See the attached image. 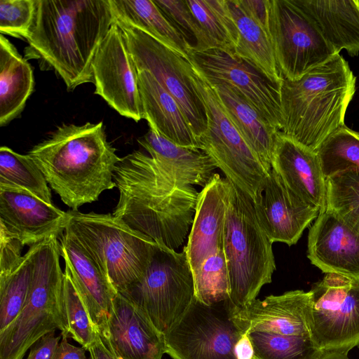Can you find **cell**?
I'll return each mask as SVG.
<instances>
[{"mask_svg":"<svg viewBox=\"0 0 359 359\" xmlns=\"http://www.w3.org/2000/svg\"><path fill=\"white\" fill-rule=\"evenodd\" d=\"M114 20L109 0H36L24 57L54 71L69 91L94 83L93 62Z\"/></svg>","mask_w":359,"mask_h":359,"instance_id":"cell-1","label":"cell"},{"mask_svg":"<svg viewBox=\"0 0 359 359\" xmlns=\"http://www.w3.org/2000/svg\"><path fill=\"white\" fill-rule=\"evenodd\" d=\"M119 198L113 212L158 244L176 250L190 231L198 192L169 175L149 155L136 150L114 172Z\"/></svg>","mask_w":359,"mask_h":359,"instance_id":"cell-2","label":"cell"},{"mask_svg":"<svg viewBox=\"0 0 359 359\" xmlns=\"http://www.w3.org/2000/svg\"><path fill=\"white\" fill-rule=\"evenodd\" d=\"M27 154L72 210L116 187L114 172L121 158L108 142L102 121L62 124Z\"/></svg>","mask_w":359,"mask_h":359,"instance_id":"cell-3","label":"cell"},{"mask_svg":"<svg viewBox=\"0 0 359 359\" xmlns=\"http://www.w3.org/2000/svg\"><path fill=\"white\" fill-rule=\"evenodd\" d=\"M355 81L348 62L339 54L297 80L283 79L281 131L316 151L332 133L344 126Z\"/></svg>","mask_w":359,"mask_h":359,"instance_id":"cell-4","label":"cell"},{"mask_svg":"<svg viewBox=\"0 0 359 359\" xmlns=\"http://www.w3.org/2000/svg\"><path fill=\"white\" fill-rule=\"evenodd\" d=\"M59 237L39 243L29 295L19 316L0 331V359H23L39 338L56 329L68 337Z\"/></svg>","mask_w":359,"mask_h":359,"instance_id":"cell-5","label":"cell"},{"mask_svg":"<svg viewBox=\"0 0 359 359\" xmlns=\"http://www.w3.org/2000/svg\"><path fill=\"white\" fill-rule=\"evenodd\" d=\"M65 231L85 250L120 294L138 282L158 243L112 214L69 211Z\"/></svg>","mask_w":359,"mask_h":359,"instance_id":"cell-6","label":"cell"},{"mask_svg":"<svg viewBox=\"0 0 359 359\" xmlns=\"http://www.w3.org/2000/svg\"><path fill=\"white\" fill-rule=\"evenodd\" d=\"M272 243L257 219L250 198L229 182L223 250L229 276V301L240 309L255 300L276 269Z\"/></svg>","mask_w":359,"mask_h":359,"instance_id":"cell-7","label":"cell"},{"mask_svg":"<svg viewBox=\"0 0 359 359\" xmlns=\"http://www.w3.org/2000/svg\"><path fill=\"white\" fill-rule=\"evenodd\" d=\"M190 79L207 120L206 130L199 140L200 149L213 160L226 179L252 201L270 171L225 113L214 88L194 66Z\"/></svg>","mask_w":359,"mask_h":359,"instance_id":"cell-8","label":"cell"},{"mask_svg":"<svg viewBox=\"0 0 359 359\" xmlns=\"http://www.w3.org/2000/svg\"><path fill=\"white\" fill-rule=\"evenodd\" d=\"M164 334L194 300V283L185 250L158 244L142 278L121 294Z\"/></svg>","mask_w":359,"mask_h":359,"instance_id":"cell-9","label":"cell"},{"mask_svg":"<svg viewBox=\"0 0 359 359\" xmlns=\"http://www.w3.org/2000/svg\"><path fill=\"white\" fill-rule=\"evenodd\" d=\"M309 338L321 353L359 347V280L325 273L309 291Z\"/></svg>","mask_w":359,"mask_h":359,"instance_id":"cell-10","label":"cell"},{"mask_svg":"<svg viewBox=\"0 0 359 359\" xmlns=\"http://www.w3.org/2000/svg\"><path fill=\"white\" fill-rule=\"evenodd\" d=\"M244 334L229 299L206 305L194 297L165 334V353L172 359H237L236 344Z\"/></svg>","mask_w":359,"mask_h":359,"instance_id":"cell-11","label":"cell"},{"mask_svg":"<svg viewBox=\"0 0 359 359\" xmlns=\"http://www.w3.org/2000/svg\"><path fill=\"white\" fill-rule=\"evenodd\" d=\"M268 32L285 79L297 80L339 54L295 0H270Z\"/></svg>","mask_w":359,"mask_h":359,"instance_id":"cell-12","label":"cell"},{"mask_svg":"<svg viewBox=\"0 0 359 359\" xmlns=\"http://www.w3.org/2000/svg\"><path fill=\"white\" fill-rule=\"evenodd\" d=\"M114 21L123 32L137 71H148L176 100L199 143L206 130L207 120L190 79L193 68L191 61L141 29L116 19Z\"/></svg>","mask_w":359,"mask_h":359,"instance_id":"cell-13","label":"cell"},{"mask_svg":"<svg viewBox=\"0 0 359 359\" xmlns=\"http://www.w3.org/2000/svg\"><path fill=\"white\" fill-rule=\"evenodd\" d=\"M193 66L210 84L224 83L237 90L276 130L283 128L280 86L235 54L219 49L193 51Z\"/></svg>","mask_w":359,"mask_h":359,"instance_id":"cell-14","label":"cell"},{"mask_svg":"<svg viewBox=\"0 0 359 359\" xmlns=\"http://www.w3.org/2000/svg\"><path fill=\"white\" fill-rule=\"evenodd\" d=\"M92 69L95 94L120 115L135 122L144 119L138 71L114 20L95 55Z\"/></svg>","mask_w":359,"mask_h":359,"instance_id":"cell-15","label":"cell"},{"mask_svg":"<svg viewBox=\"0 0 359 359\" xmlns=\"http://www.w3.org/2000/svg\"><path fill=\"white\" fill-rule=\"evenodd\" d=\"M252 203L258 222L272 243L295 245L320 214L290 191L272 169Z\"/></svg>","mask_w":359,"mask_h":359,"instance_id":"cell-16","label":"cell"},{"mask_svg":"<svg viewBox=\"0 0 359 359\" xmlns=\"http://www.w3.org/2000/svg\"><path fill=\"white\" fill-rule=\"evenodd\" d=\"M69 217V212L27 191L0 187V226L24 246L53 236L60 237Z\"/></svg>","mask_w":359,"mask_h":359,"instance_id":"cell-17","label":"cell"},{"mask_svg":"<svg viewBox=\"0 0 359 359\" xmlns=\"http://www.w3.org/2000/svg\"><path fill=\"white\" fill-rule=\"evenodd\" d=\"M99 334L118 359H162L165 353V334L120 293L116 294L105 327Z\"/></svg>","mask_w":359,"mask_h":359,"instance_id":"cell-18","label":"cell"},{"mask_svg":"<svg viewBox=\"0 0 359 359\" xmlns=\"http://www.w3.org/2000/svg\"><path fill=\"white\" fill-rule=\"evenodd\" d=\"M271 164L290 191L320 213L325 211L326 178L315 151L278 131Z\"/></svg>","mask_w":359,"mask_h":359,"instance_id":"cell-19","label":"cell"},{"mask_svg":"<svg viewBox=\"0 0 359 359\" xmlns=\"http://www.w3.org/2000/svg\"><path fill=\"white\" fill-rule=\"evenodd\" d=\"M307 257L325 273L359 280V233L325 209L310 227Z\"/></svg>","mask_w":359,"mask_h":359,"instance_id":"cell-20","label":"cell"},{"mask_svg":"<svg viewBox=\"0 0 359 359\" xmlns=\"http://www.w3.org/2000/svg\"><path fill=\"white\" fill-rule=\"evenodd\" d=\"M309 291L291 290L264 299H255L240 309L233 307V315L245 334L268 332L309 337Z\"/></svg>","mask_w":359,"mask_h":359,"instance_id":"cell-21","label":"cell"},{"mask_svg":"<svg viewBox=\"0 0 359 359\" xmlns=\"http://www.w3.org/2000/svg\"><path fill=\"white\" fill-rule=\"evenodd\" d=\"M229 181L214 173L198 193L194 221L184 247L193 276L204 261L223 247Z\"/></svg>","mask_w":359,"mask_h":359,"instance_id":"cell-22","label":"cell"},{"mask_svg":"<svg viewBox=\"0 0 359 359\" xmlns=\"http://www.w3.org/2000/svg\"><path fill=\"white\" fill-rule=\"evenodd\" d=\"M61 256L97 332L103 331L118 293L85 250L65 231Z\"/></svg>","mask_w":359,"mask_h":359,"instance_id":"cell-23","label":"cell"},{"mask_svg":"<svg viewBox=\"0 0 359 359\" xmlns=\"http://www.w3.org/2000/svg\"><path fill=\"white\" fill-rule=\"evenodd\" d=\"M144 119L149 128L176 144L200 149L176 100L146 70L138 71Z\"/></svg>","mask_w":359,"mask_h":359,"instance_id":"cell-24","label":"cell"},{"mask_svg":"<svg viewBox=\"0 0 359 359\" xmlns=\"http://www.w3.org/2000/svg\"><path fill=\"white\" fill-rule=\"evenodd\" d=\"M137 142L169 175L182 184L204 187L217 168L203 151L176 144L150 128Z\"/></svg>","mask_w":359,"mask_h":359,"instance_id":"cell-25","label":"cell"},{"mask_svg":"<svg viewBox=\"0 0 359 359\" xmlns=\"http://www.w3.org/2000/svg\"><path fill=\"white\" fill-rule=\"evenodd\" d=\"M337 53H359L358 0H295Z\"/></svg>","mask_w":359,"mask_h":359,"instance_id":"cell-26","label":"cell"},{"mask_svg":"<svg viewBox=\"0 0 359 359\" xmlns=\"http://www.w3.org/2000/svg\"><path fill=\"white\" fill-rule=\"evenodd\" d=\"M210 85L236 128L265 168L271 171L273 149L278 130L234 88L224 83Z\"/></svg>","mask_w":359,"mask_h":359,"instance_id":"cell-27","label":"cell"},{"mask_svg":"<svg viewBox=\"0 0 359 359\" xmlns=\"http://www.w3.org/2000/svg\"><path fill=\"white\" fill-rule=\"evenodd\" d=\"M34 88V73L28 60L1 34L0 126L21 114Z\"/></svg>","mask_w":359,"mask_h":359,"instance_id":"cell-28","label":"cell"},{"mask_svg":"<svg viewBox=\"0 0 359 359\" xmlns=\"http://www.w3.org/2000/svg\"><path fill=\"white\" fill-rule=\"evenodd\" d=\"M116 20L148 34L178 55L189 60L193 48L151 0H109Z\"/></svg>","mask_w":359,"mask_h":359,"instance_id":"cell-29","label":"cell"},{"mask_svg":"<svg viewBox=\"0 0 359 359\" xmlns=\"http://www.w3.org/2000/svg\"><path fill=\"white\" fill-rule=\"evenodd\" d=\"M238 31L235 55L280 86L283 78L278 68L271 41L266 29L254 20L238 0H226Z\"/></svg>","mask_w":359,"mask_h":359,"instance_id":"cell-30","label":"cell"},{"mask_svg":"<svg viewBox=\"0 0 359 359\" xmlns=\"http://www.w3.org/2000/svg\"><path fill=\"white\" fill-rule=\"evenodd\" d=\"M205 34L210 49L234 54L238 31L226 0H186Z\"/></svg>","mask_w":359,"mask_h":359,"instance_id":"cell-31","label":"cell"},{"mask_svg":"<svg viewBox=\"0 0 359 359\" xmlns=\"http://www.w3.org/2000/svg\"><path fill=\"white\" fill-rule=\"evenodd\" d=\"M0 187L27 191L49 204H53L48 182L29 154L0 148Z\"/></svg>","mask_w":359,"mask_h":359,"instance_id":"cell-32","label":"cell"},{"mask_svg":"<svg viewBox=\"0 0 359 359\" xmlns=\"http://www.w3.org/2000/svg\"><path fill=\"white\" fill-rule=\"evenodd\" d=\"M36 245L37 244L29 247L14 269L8 274L0 276V331L15 320L27 302Z\"/></svg>","mask_w":359,"mask_h":359,"instance_id":"cell-33","label":"cell"},{"mask_svg":"<svg viewBox=\"0 0 359 359\" xmlns=\"http://www.w3.org/2000/svg\"><path fill=\"white\" fill-rule=\"evenodd\" d=\"M325 209L359 233V170L348 168L326 178Z\"/></svg>","mask_w":359,"mask_h":359,"instance_id":"cell-34","label":"cell"},{"mask_svg":"<svg viewBox=\"0 0 359 359\" xmlns=\"http://www.w3.org/2000/svg\"><path fill=\"white\" fill-rule=\"evenodd\" d=\"M316 152L325 178L348 168L359 170V133L344 125L332 133Z\"/></svg>","mask_w":359,"mask_h":359,"instance_id":"cell-35","label":"cell"},{"mask_svg":"<svg viewBox=\"0 0 359 359\" xmlns=\"http://www.w3.org/2000/svg\"><path fill=\"white\" fill-rule=\"evenodd\" d=\"M247 334L253 346V359H317L321 354L309 337L268 332H251Z\"/></svg>","mask_w":359,"mask_h":359,"instance_id":"cell-36","label":"cell"},{"mask_svg":"<svg viewBox=\"0 0 359 359\" xmlns=\"http://www.w3.org/2000/svg\"><path fill=\"white\" fill-rule=\"evenodd\" d=\"M193 278L194 296L200 302L212 305L229 299V276L223 247L204 261Z\"/></svg>","mask_w":359,"mask_h":359,"instance_id":"cell-37","label":"cell"},{"mask_svg":"<svg viewBox=\"0 0 359 359\" xmlns=\"http://www.w3.org/2000/svg\"><path fill=\"white\" fill-rule=\"evenodd\" d=\"M63 297L68 337L74 339L88 350L95 340L97 332L66 266L64 271Z\"/></svg>","mask_w":359,"mask_h":359,"instance_id":"cell-38","label":"cell"},{"mask_svg":"<svg viewBox=\"0 0 359 359\" xmlns=\"http://www.w3.org/2000/svg\"><path fill=\"white\" fill-rule=\"evenodd\" d=\"M154 1L183 35L193 48V51L202 52L210 50L209 43L186 0Z\"/></svg>","mask_w":359,"mask_h":359,"instance_id":"cell-39","label":"cell"},{"mask_svg":"<svg viewBox=\"0 0 359 359\" xmlns=\"http://www.w3.org/2000/svg\"><path fill=\"white\" fill-rule=\"evenodd\" d=\"M36 11V0H0V34L26 41Z\"/></svg>","mask_w":359,"mask_h":359,"instance_id":"cell-40","label":"cell"},{"mask_svg":"<svg viewBox=\"0 0 359 359\" xmlns=\"http://www.w3.org/2000/svg\"><path fill=\"white\" fill-rule=\"evenodd\" d=\"M24 245L0 226V276L8 274L21 262Z\"/></svg>","mask_w":359,"mask_h":359,"instance_id":"cell-41","label":"cell"},{"mask_svg":"<svg viewBox=\"0 0 359 359\" xmlns=\"http://www.w3.org/2000/svg\"><path fill=\"white\" fill-rule=\"evenodd\" d=\"M60 339L55 331L46 334L31 346L27 359H55Z\"/></svg>","mask_w":359,"mask_h":359,"instance_id":"cell-42","label":"cell"},{"mask_svg":"<svg viewBox=\"0 0 359 359\" xmlns=\"http://www.w3.org/2000/svg\"><path fill=\"white\" fill-rule=\"evenodd\" d=\"M245 12L268 31L270 0H238Z\"/></svg>","mask_w":359,"mask_h":359,"instance_id":"cell-43","label":"cell"},{"mask_svg":"<svg viewBox=\"0 0 359 359\" xmlns=\"http://www.w3.org/2000/svg\"><path fill=\"white\" fill-rule=\"evenodd\" d=\"M62 337V341L56 349L55 359H87L84 348L73 346L67 341V336Z\"/></svg>","mask_w":359,"mask_h":359,"instance_id":"cell-44","label":"cell"},{"mask_svg":"<svg viewBox=\"0 0 359 359\" xmlns=\"http://www.w3.org/2000/svg\"><path fill=\"white\" fill-rule=\"evenodd\" d=\"M88 351L90 353V359H118L104 343L98 332L95 340Z\"/></svg>","mask_w":359,"mask_h":359,"instance_id":"cell-45","label":"cell"},{"mask_svg":"<svg viewBox=\"0 0 359 359\" xmlns=\"http://www.w3.org/2000/svg\"><path fill=\"white\" fill-rule=\"evenodd\" d=\"M235 353L237 359H253L254 349L247 334H244L236 344Z\"/></svg>","mask_w":359,"mask_h":359,"instance_id":"cell-46","label":"cell"},{"mask_svg":"<svg viewBox=\"0 0 359 359\" xmlns=\"http://www.w3.org/2000/svg\"><path fill=\"white\" fill-rule=\"evenodd\" d=\"M317 359H349L348 354L321 353Z\"/></svg>","mask_w":359,"mask_h":359,"instance_id":"cell-47","label":"cell"},{"mask_svg":"<svg viewBox=\"0 0 359 359\" xmlns=\"http://www.w3.org/2000/svg\"><path fill=\"white\" fill-rule=\"evenodd\" d=\"M358 3H359V0H358Z\"/></svg>","mask_w":359,"mask_h":359,"instance_id":"cell-48","label":"cell"}]
</instances>
